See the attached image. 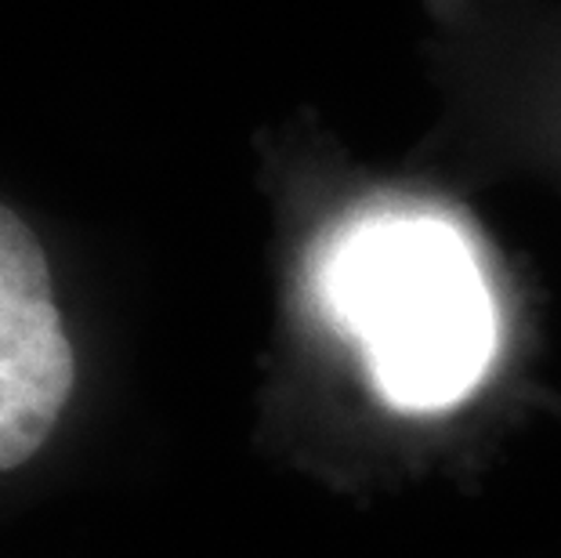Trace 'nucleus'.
<instances>
[{
    "mask_svg": "<svg viewBox=\"0 0 561 558\" xmlns=\"http://www.w3.org/2000/svg\"><path fill=\"white\" fill-rule=\"evenodd\" d=\"M319 301L402 413L471 399L500 349L493 291L471 243L435 215L348 225L319 265Z\"/></svg>",
    "mask_w": 561,
    "mask_h": 558,
    "instance_id": "obj_1",
    "label": "nucleus"
},
{
    "mask_svg": "<svg viewBox=\"0 0 561 558\" xmlns=\"http://www.w3.org/2000/svg\"><path fill=\"white\" fill-rule=\"evenodd\" d=\"M77 363L37 232L0 204V471L37 454L73 391Z\"/></svg>",
    "mask_w": 561,
    "mask_h": 558,
    "instance_id": "obj_2",
    "label": "nucleus"
}]
</instances>
